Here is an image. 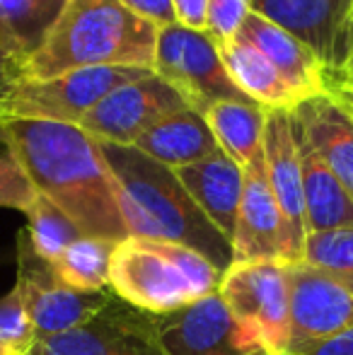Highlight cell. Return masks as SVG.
Segmentation results:
<instances>
[{"label":"cell","instance_id":"cell-28","mask_svg":"<svg viewBox=\"0 0 353 355\" xmlns=\"http://www.w3.org/2000/svg\"><path fill=\"white\" fill-rule=\"evenodd\" d=\"M37 343V331L29 322L22 290L12 285L0 297V355H29Z\"/></svg>","mask_w":353,"mask_h":355},{"label":"cell","instance_id":"cell-12","mask_svg":"<svg viewBox=\"0 0 353 355\" xmlns=\"http://www.w3.org/2000/svg\"><path fill=\"white\" fill-rule=\"evenodd\" d=\"M155 319L170 355H266L257 338L232 319L218 293Z\"/></svg>","mask_w":353,"mask_h":355},{"label":"cell","instance_id":"cell-36","mask_svg":"<svg viewBox=\"0 0 353 355\" xmlns=\"http://www.w3.org/2000/svg\"><path fill=\"white\" fill-rule=\"evenodd\" d=\"M353 56V15H351V22H349V34H346V58Z\"/></svg>","mask_w":353,"mask_h":355},{"label":"cell","instance_id":"cell-34","mask_svg":"<svg viewBox=\"0 0 353 355\" xmlns=\"http://www.w3.org/2000/svg\"><path fill=\"white\" fill-rule=\"evenodd\" d=\"M332 87H346L353 89V56L346 58V63L341 66V71L329 80V89Z\"/></svg>","mask_w":353,"mask_h":355},{"label":"cell","instance_id":"cell-25","mask_svg":"<svg viewBox=\"0 0 353 355\" xmlns=\"http://www.w3.org/2000/svg\"><path fill=\"white\" fill-rule=\"evenodd\" d=\"M24 215H27V230L24 232L29 237V244H32V249L39 257L51 263L61 257L68 244L83 237L76 223L61 208L53 206L49 198H44L42 193H37V198L24 211Z\"/></svg>","mask_w":353,"mask_h":355},{"label":"cell","instance_id":"cell-13","mask_svg":"<svg viewBox=\"0 0 353 355\" xmlns=\"http://www.w3.org/2000/svg\"><path fill=\"white\" fill-rule=\"evenodd\" d=\"M250 8L305 44L329 80L346 63L353 0H250Z\"/></svg>","mask_w":353,"mask_h":355},{"label":"cell","instance_id":"cell-19","mask_svg":"<svg viewBox=\"0 0 353 355\" xmlns=\"http://www.w3.org/2000/svg\"><path fill=\"white\" fill-rule=\"evenodd\" d=\"M293 116V114H291ZM295 128L298 155H300V174H302V206H305V237L312 232H325V230L346 227L353 225V201L341 182L334 177L325 159L320 157L310 141L305 138L302 128Z\"/></svg>","mask_w":353,"mask_h":355},{"label":"cell","instance_id":"cell-1","mask_svg":"<svg viewBox=\"0 0 353 355\" xmlns=\"http://www.w3.org/2000/svg\"><path fill=\"white\" fill-rule=\"evenodd\" d=\"M34 191L58 206L83 237L121 242L128 237L117 184L99 143L80 126L32 119H0Z\"/></svg>","mask_w":353,"mask_h":355},{"label":"cell","instance_id":"cell-14","mask_svg":"<svg viewBox=\"0 0 353 355\" xmlns=\"http://www.w3.org/2000/svg\"><path fill=\"white\" fill-rule=\"evenodd\" d=\"M232 263L286 261L291 263L288 230L266 179L264 155L245 167V191L230 239Z\"/></svg>","mask_w":353,"mask_h":355},{"label":"cell","instance_id":"cell-33","mask_svg":"<svg viewBox=\"0 0 353 355\" xmlns=\"http://www.w3.org/2000/svg\"><path fill=\"white\" fill-rule=\"evenodd\" d=\"M22 80V68L15 58H10L5 51H0V102L10 94V89Z\"/></svg>","mask_w":353,"mask_h":355},{"label":"cell","instance_id":"cell-18","mask_svg":"<svg viewBox=\"0 0 353 355\" xmlns=\"http://www.w3.org/2000/svg\"><path fill=\"white\" fill-rule=\"evenodd\" d=\"M291 114L353 201V114L329 92L305 99Z\"/></svg>","mask_w":353,"mask_h":355},{"label":"cell","instance_id":"cell-2","mask_svg":"<svg viewBox=\"0 0 353 355\" xmlns=\"http://www.w3.org/2000/svg\"><path fill=\"white\" fill-rule=\"evenodd\" d=\"M99 150L117 184L119 211L128 237L184 244L221 271L230 266V242L191 201L175 169L155 162L133 145L99 143Z\"/></svg>","mask_w":353,"mask_h":355},{"label":"cell","instance_id":"cell-21","mask_svg":"<svg viewBox=\"0 0 353 355\" xmlns=\"http://www.w3.org/2000/svg\"><path fill=\"white\" fill-rule=\"evenodd\" d=\"M221 49V58L230 80L250 102L264 107L266 112H293L302 97L281 78V73L242 39H235Z\"/></svg>","mask_w":353,"mask_h":355},{"label":"cell","instance_id":"cell-17","mask_svg":"<svg viewBox=\"0 0 353 355\" xmlns=\"http://www.w3.org/2000/svg\"><path fill=\"white\" fill-rule=\"evenodd\" d=\"M237 39L255 46L281 73V78L300 94L302 102L329 92V78H327V71L322 68V63L317 61V56L305 44L298 42L286 29L276 27L268 19L250 12Z\"/></svg>","mask_w":353,"mask_h":355},{"label":"cell","instance_id":"cell-30","mask_svg":"<svg viewBox=\"0 0 353 355\" xmlns=\"http://www.w3.org/2000/svg\"><path fill=\"white\" fill-rule=\"evenodd\" d=\"M126 10H131L136 17L155 24L157 29L175 24V12H172V0H119Z\"/></svg>","mask_w":353,"mask_h":355},{"label":"cell","instance_id":"cell-5","mask_svg":"<svg viewBox=\"0 0 353 355\" xmlns=\"http://www.w3.org/2000/svg\"><path fill=\"white\" fill-rule=\"evenodd\" d=\"M218 297L237 324L257 338L266 355L291 348V263H230L223 271Z\"/></svg>","mask_w":353,"mask_h":355},{"label":"cell","instance_id":"cell-29","mask_svg":"<svg viewBox=\"0 0 353 355\" xmlns=\"http://www.w3.org/2000/svg\"><path fill=\"white\" fill-rule=\"evenodd\" d=\"M250 12V0H208L206 34L218 46H227L237 39Z\"/></svg>","mask_w":353,"mask_h":355},{"label":"cell","instance_id":"cell-31","mask_svg":"<svg viewBox=\"0 0 353 355\" xmlns=\"http://www.w3.org/2000/svg\"><path fill=\"white\" fill-rule=\"evenodd\" d=\"M206 10H208V0H172L175 22L189 29L206 32Z\"/></svg>","mask_w":353,"mask_h":355},{"label":"cell","instance_id":"cell-15","mask_svg":"<svg viewBox=\"0 0 353 355\" xmlns=\"http://www.w3.org/2000/svg\"><path fill=\"white\" fill-rule=\"evenodd\" d=\"M264 167L276 206L288 230L291 263H298L305 244V206L295 128L291 112H268L264 131Z\"/></svg>","mask_w":353,"mask_h":355},{"label":"cell","instance_id":"cell-26","mask_svg":"<svg viewBox=\"0 0 353 355\" xmlns=\"http://www.w3.org/2000/svg\"><path fill=\"white\" fill-rule=\"evenodd\" d=\"M300 261L320 271L353 278V225L307 234Z\"/></svg>","mask_w":353,"mask_h":355},{"label":"cell","instance_id":"cell-20","mask_svg":"<svg viewBox=\"0 0 353 355\" xmlns=\"http://www.w3.org/2000/svg\"><path fill=\"white\" fill-rule=\"evenodd\" d=\"M133 148H138L143 155L165 167L182 169L213 155L218 150V143L203 114L184 109V112L172 114V116L157 121L153 128H148L133 143Z\"/></svg>","mask_w":353,"mask_h":355},{"label":"cell","instance_id":"cell-3","mask_svg":"<svg viewBox=\"0 0 353 355\" xmlns=\"http://www.w3.org/2000/svg\"><path fill=\"white\" fill-rule=\"evenodd\" d=\"M157 27L119 0H68L46 42L24 63L22 80H46L85 68L153 71Z\"/></svg>","mask_w":353,"mask_h":355},{"label":"cell","instance_id":"cell-7","mask_svg":"<svg viewBox=\"0 0 353 355\" xmlns=\"http://www.w3.org/2000/svg\"><path fill=\"white\" fill-rule=\"evenodd\" d=\"M150 73L148 68H85L46 80H19L0 102V119L78 126L109 92Z\"/></svg>","mask_w":353,"mask_h":355},{"label":"cell","instance_id":"cell-22","mask_svg":"<svg viewBox=\"0 0 353 355\" xmlns=\"http://www.w3.org/2000/svg\"><path fill=\"white\" fill-rule=\"evenodd\" d=\"M68 0H0V51L24 68L42 49Z\"/></svg>","mask_w":353,"mask_h":355},{"label":"cell","instance_id":"cell-37","mask_svg":"<svg viewBox=\"0 0 353 355\" xmlns=\"http://www.w3.org/2000/svg\"><path fill=\"white\" fill-rule=\"evenodd\" d=\"M29 355H42V353H39L37 348H32V353H29Z\"/></svg>","mask_w":353,"mask_h":355},{"label":"cell","instance_id":"cell-32","mask_svg":"<svg viewBox=\"0 0 353 355\" xmlns=\"http://www.w3.org/2000/svg\"><path fill=\"white\" fill-rule=\"evenodd\" d=\"M291 355H353V327L332 338H325V341L302 346L300 351Z\"/></svg>","mask_w":353,"mask_h":355},{"label":"cell","instance_id":"cell-10","mask_svg":"<svg viewBox=\"0 0 353 355\" xmlns=\"http://www.w3.org/2000/svg\"><path fill=\"white\" fill-rule=\"evenodd\" d=\"M34 348L42 355H170L162 346L155 314L141 312L117 295L80 329L37 338Z\"/></svg>","mask_w":353,"mask_h":355},{"label":"cell","instance_id":"cell-11","mask_svg":"<svg viewBox=\"0 0 353 355\" xmlns=\"http://www.w3.org/2000/svg\"><path fill=\"white\" fill-rule=\"evenodd\" d=\"M353 327V278L291 263V348L325 341Z\"/></svg>","mask_w":353,"mask_h":355},{"label":"cell","instance_id":"cell-35","mask_svg":"<svg viewBox=\"0 0 353 355\" xmlns=\"http://www.w3.org/2000/svg\"><path fill=\"white\" fill-rule=\"evenodd\" d=\"M329 94L336 99V102H341L346 109L353 114V89H346V87H332Z\"/></svg>","mask_w":353,"mask_h":355},{"label":"cell","instance_id":"cell-8","mask_svg":"<svg viewBox=\"0 0 353 355\" xmlns=\"http://www.w3.org/2000/svg\"><path fill=\"white\" fill-rule=\"evenodd\" d=\"M24 307L37 338H51L80 329L112 300V290H76L58 278L51 261L42 259L29 244L27 232L17 234V281Z\"/></svg>","mask_w":353,"mask_h":355},{"label":"cell","instance_id":"cell-27","mask_svg":"<svg viewBox=\"0 0 353 355\" xmlns=\"http://www.w3.org/2000/svg\"><path fill=\"white\" fill-rule=\"evenodd\" d=\"M37 198L32 182L17 157V150L5 123L0 121V208L27 211Z\"/></svg>","mask_w":353,"mask_h":355},{"label":"cell","instance_id":"cell-24","mask_svg":"<svg viewBox=\"0 0 353 355\" xmlns=\"http://www.w3.org/2000/svg\"><path fill=\"white\" fill-rule=\"evenodd\" d=\"M117 242L97 237H78L73 244L63 249V254L51 263L58 278L76 290H97L109 288V266Z\"/></svg>","mask_w":353,"mask_h":355},{"label":"cell","instance_id":"cell-23","mask_svg":"<svg viewBox=\"0 0 353 355\" xmlns=\"http://www.w3.org/2000/svg\"><path fill=\"white\" fill-rule=\"evenodd\" d=\"M268 112L252 102H218L203 112L218 148L242 169L264 155Z\"/></svg>","mask_w":353,"mask_h":355},{"label":"cell","instance_id":"cell-9","mask_svg":"<svg viewBox=\"0 0 353 355\" xmlns=\"http://www.w3.org/2000/svg\"><path fill=\"white\" fill-rule=\"evenodd\" d=\"M184 109H191L160 75L146 73L109 92L78 126L99 143L133 145L148 128Z\"/></svg>","mask_w":353,"mask_h":355},{"label":"cell","instance_id":"cell-4","mask_svg":"<svg viewBox=\"0 0 353 355\" xmlns=\"http://www.w3.org/2000/svg\"><path fill=\"white\" fill-rule=\"evenodd\" d=\"M223 271L203 254L175 242L126 237L109 266V290L148 314H170L218 293Z\"/></svg>","mask_w":353,"mask_h":355},{"label":"cell","instance_id":"cell-16","mask_svg":"<svg viewBox=\"0 0 353 355\" xmlns=\"http://www.w3.org/2000/svg\"><path fill=\"white\" fill-rule=\"evenodd\" d=\"M175 174L213 227L230 242L245 191V169L218 148L208 157L175 169Z\"/></svg>","mask_w":353,"mask_h":355},{"label":"cell","instance_id":"cell-6","mask_svg":"<svg viewBox=\"0 0 353 355\" xmlns=\"http://www.w3.org/2000/svg\"><path fill=\"white\" fill-rule=\"evenodd\" d=\"M153 73L198 114L218 102H250L227 75L218 44L206 32L177 22L157 29Z\"/></svg>","mask_w":353,"mask_h":355}]
</instances>
